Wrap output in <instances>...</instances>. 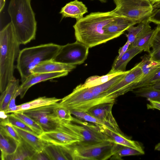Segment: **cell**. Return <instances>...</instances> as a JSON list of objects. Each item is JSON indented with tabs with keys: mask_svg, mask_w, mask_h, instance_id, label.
Segmentation results:
<instances>
[{
	"mask_svg": "<svg viewBox=\"0 0 160 160\" xmlns=\"http://www.w3.org/2000/svg\"><path fill=\"white\" fill-rule=\"evenodd\" d=\"M55 111L58 119L62 122H72L73 117L70 110L67 108L59 105L55 108Z\"/></svg>",
	"mask_w": 160,
	"mask_h": 160,
	"instance_id": "obj_38",
	"label": "cell"
},
{
	"mask_svg": "<svg viewBox=\"0 0 160 160\" xmlns=\"http://www.w3.org/2000/svg\"><path fill=\"white\" fill-rule=\"evenodd\" d=\"M153 10L148 20L157 25H160V1L152 5Z\"/></svg>",
	"mask_w": 160,
	"mask_h": 160,
	"instance_id": "obj_40",
	"label": "cell"
},
{
	"mask_svg": "<svg viewBox=\"0 0 160 160\" xmlns=\"http://www.w3.org/2000/svg\"><path fill=\"white\" fill-rule=\"evenodd\" d=\"M160 1V0H157V2H158V1Z\"/></svg>",
	"mask_w": 160,
	"mask_h": 160,
	"instance_id": "obj_50",
	"label": "cell"
},
{
	"mask_svg": "<svg viewBox=\"0 0 160 160\" xmlns=\"http://www.w3.org/2000/svg\"><path fill=\"white\" fill-rule=\"evenodd\" d=\"M0 12H1L3 10L5 6V0H0Z\"/></svg>",
	"mask_w": 160,
	"mask_h": 160,
	"instance_id": "obj_45",
	"label": "cell"
},
{
	"mask_svg": "<svg viewBox=\"0 0 160 160\" xmlns=\"http://www.w3.org/2000/svg\"><path fill=\"white\" fill-rule=\"evenodd\" d=\"M99 1L102 3H106L107 2V0H97Z\"/></svg>",
	"mask_w": 160,
	"mask_h": 160,
	"instance_id": "obj_49",
	"label": "cell"
},
{
	"mask_svg": "<svg viewBox=\"0 0 160 160\" xmlns=\"http://www.w3.org/2000/svg\"><path fill=\"white\" fill-rule=\"evenodd\" d=\"M19 142L8 135L1 128L0 130V148L1 160L16 151Z\"/></svg>",
	"mask_w": 160,
	"mask_h": 160,
	"instance_id": "obj_22",
	"label": "cell"
},
{
	"mask_svg": "<svg viewBox=\"0 0 160 160\" xmlns=\"http://www.w3.org/2000/svg\"><path fill=\"white\" fill-rule=\"evenodd\" d=\"M20 94L18 88L11 99L7 110L5 112L6 114L10 113H14L16 111L17 105L15 104V99L16 97Z\"/></svg>",
	"mask_w": 160,
	"mask_h": 160,
	"instance_id": "obj_41",
	"label": "cell"
},
{
	"mask_svg": "<svg viewBox=\"0 0 160 160\" xmlns=\"http://www.w3.org/2000/svg\"><path fill=\"white\" fill-rule=\"evenodd\" d=\"M139 22L122 16H120L104 27L108 34L117 38L122 35L131 26Z\"/></svg>",
	"mask_w": 160,
	"mask_h": 160,
	"instance_id": "obj_16",
	"label": "cell"
},
{
	"mask_svg": "<svg viewBox=\"0 0 160 160\" xmlns=\"http://www.w3.org/2000/svg\"><path fill=\"white\" fill-rule=\"evenodd\" d=\"M61 99L55 97H40L29 102L17 105L16 109L14 113L52 104L60 101Z\"/></svg>",
	"mask_w": 160,
	"mask_h": 160,
	"instance_id": "obj_26",
	"label": "cell"
},
{
	"mask_svg": "<svg viewBox=\"0 0 160 160\" xmlns=\"http://www.w3.org/2000/svg\"><path fill=\"white\" fill-rule=\"evenodd\" d=\"M151 48L152 49L149 54L151 59L160 62V25H158L154 29Z\"/></svg>",
	"mask_w": 160,
	"mask_h": 160,
	"instance_id": "obj_31",
	"label": "cell"
},
{
	"mask_svg": "<svg viewBox=\"0 0 160 160\" xmlns=\"http://www.w3.org/2000/svg\"><path fill=\"white\" fill-rule=\"evenodd\" d=\"M67 72H60L50 73H32L28 76L25 81L20 85L18 90L20 92L21 98H22L26 93L33 85L42 82L67 76Z\"/></svg>",
	"mask_w": 160,
	"mask_h": 160,
	"instance_id": "obj_13",
	"label": "cell"
},
{
	"mask_svg": "<svg viewBox=\"0 0 160 160\" xmlns=\"http://www.w3.org/2000/svg\"><path fill=\"white\" fill-rule=\"evenodd\" d=\"M149 103L147 105L148 109H157L160 111V101L149 100Z\"/></svg>",
	"mask_w": 160,
	"mask_h": 160,
	"instance_id": "obj_43",
	"label": "cell"
},
{
	"mask_svg": "<svg viewBox=\"0 0 160 160\" xmlns=\"http://www.w3.org/2000/svg\"><path fill=\"white\" fill-rule=\"evenodd\" d=\"M146 21L138 23V25L136 26H131L127 30V31L128 32V33L126 35L127 41L131 44L135 41L138 35L143 30Z\"/></svg>",
	"mask_w": 160,
	"mask_h": 160,
	"instance_id": "obj_36",
	"label": "cell"
},
{
	"mask_svg": "<svg viewBox=\"0 0 160 160\" xmlns=\"http://www.w3.org/2000/svg\"><path fill=\"white\" fill-rule=\"evenodd\" d=\"M0 128H2L10 136L19 142L21 138L13 126L9 122L7 118L1 119Z\"/></svg>",
	"mask_w": 160,
	"mask_h": 160,
	"instance_id": "obj_37",
	"label": "cell"
},
{
	"mask_svg": "<svg viewBox=\"0 0 160 160\" xmlns=\"http://www.w3.org/2000/svg\"><path fill=\"white\" fill-rule=\"evenodd\" d=\"M36 152L21 138L14 153L6 156L2 160H31Z\"/></svg>",
	"mask_w": 160,
	"mask_h": 160,
	"instance_id": "obj_23",
	"label": "cell"
},
{
	"mask_svg": "<svg viewBox=\"0 0 160 160\" xmlns=\"http://www.w3.org/2000/svg\"><path fill=\"white\" fill-rule=\"evenodd\" d=\"M120 73L114 74L108 73L105 75L102 76H92L88 78L84 84H81V85L82 87L85 88H90L99 85L106 82Z\"/></svg>",
	"mask_w": 160,
	"mask_h": 160,
	"instance_id": "obj_35",
	"label": "cell"
},
{
	"mask_svg": "<svg viewBox=\"0 0 160 160\" xmlns=\"http://www.w3.org/2000/svg\"><path fill=\"white\" fill-rule=\"evenodd\" d=\"M150 22L148 20L146 21L143 29L138 35L135 41L131 44L132 46L148 52L149 54L151 52V43L154 30V29H152L150 25Z\"/></svg>",
	"mask_w": 160,
	"mask_h": 160,
	"instance_id": "obj_20",
	"label": "cell"
},
{
	"mask_svg": "<svg viewBox=\"0 0 160 160\" xmlns=\"http://www.w3.org/2000/svg\"><path fill=\"white\" fill-rule=\"evenodd\" d=\"M96 125L100 130L114 142L122 146L131 147L144 152L138 142L132 140L122 132L113 131L103 125Z\"/></svg>",
	"mask_w": 160,
	"mask_h": 160,
	"instance_id": "obj_15",
	"label": "cell"
},
{
	"mask_svg": "<svg viewBox=\"0 0 160 160\" xmlns=\"http://www.w3.org/2000/svg\"><path fill=\"white\" fill-rule=\"evenodd\" d=\"M159 82H160V68L143 78L139 82L132 84L129 88L128 92L144 87L153 86Z\"/></svg>",
	"mask_w": 160,
	"mask_h": 160,
	"instance_id": "obj_28",
	"label": "cell"
},
{
	"mask_svg": "<svg viewBox=\"0 0 160 160\" xmlns=\"http://www.w3.org/2000/svg\"><path fill=\"white\" fill-rule=\"evenodd\" d=\"M137 97L145 98L148 100L160 101V89L153 86H149L139 88L132 91Z\"/></svg>",
	"mask_w": 160,
	"mask_h": 160,
	"instance_id": "obj_30",
	"label": "cell"
},
{
	"mask_svg": "<svg viewBox=\"0 0 160 160\" xmlns=\"http://www.w3.org/2000/svg\"><path fill=\"white\" fill-rule=\"evenodd\" d=\"M68 122H61L55 129L43 132L38 137L46 143L59 145H70L82 142V140L70 129Z\"/></svg>",
	"mask_w": 160,
	"mask_h": 160,
	"instance_id": "obj_10",
	"label": "cell"
},
{
	"mask_svg": "<svg viewBox=\"0 0 160 160\" xmlns=\"http://www.w3.org/2000/svg\"><path fill=\"white\" fill-rule=\"evenodd\" d=\"M59 103L57 102L22 112L36 122L43 132H48L55 129L61 122L55 111Z\"/></svg>",
	"mask_w": 160,
	"mask_h": 160,
	"instance_id": "obj_9",
	"label": "cell"
},
{
	"mask_svg": "<svg viewBox=\"0 0 160 160\" xmlns=\"http://www.w3.org/2000/svg\"><path fill=\"white\" fill-rule=\"evenodd\" d=\"M119 16L113 10L92 12L76 21L73 26L76 41L90 48L115 38L108 34L104 28Z\"/></svg>",
	"mask_w": 160,
	"mask_h": 160,
	"instance_id": "obj_1",
	"label": "cell"
},
{
	"mask_svg": "<svg viewBox=\"0 0 160 160\" xmlns=\"http://www.w3.org/2000/svg\"><path fill=\"white\" fill-rule=\"evenodd\" d=\"M13 126L21 138L36 152L43 151L47 143L40 139L38 135Z\"/></svg>",
	"mask_w": 160,
	"mask_h": 160,
	"instance_id": "obj_24",
	"label": "cell"
},
{
	"mask_svg": "<svg viewBox=\"0 0 160 160\" xmlns=\"http://www.w3.org/2000/svg\"><path fill=\"white\" fill-rule=\"evenodd\" d=\"M88 12L87 7L82 1L74 0L67 3L62 7L59 13L62 14V19L71 18L77 21L82 18Z\"/></svg>",
	"mask_w": 160,
	"mask_h": 160,
	"instance_id": "obj_17",
	"label": "cell"
},
{
	"mask_svg": "<svg viewBox=\"0 0 160 160\" xmlns=\"http://www.w3.org/2000/svg\"><path fill=\"white\" fill-rule=\"evenodd\" d=\"M129 70L122 72L115 76L106 82L102 84L90 87L92 93L96 96L105 94L107 91L115 84L121 81Z\"/></svg>",
	"mask_w": 160,
	"mask_h": 160,
	"instance_id": "obj_27",
	"label": "cell"
},
{
	"mask_svg": "<svg viewBox=\"0 0 160 160\" xmlns=\"http://www.w3.org/2000/svg\"><path fill=\"white\" fill-rule=\"evenodd\" d=\"M143 78V73L138 63L130 70L123 78L106 92L116 98L128 92L129 87L133 84L140 81Z\"/></svg>",
	"mask_w": 160,
	"mask_h": 160,
	"instance_id": "obj_12",
	"label": "cell"
},
{
	"mask_svg": "<svg viewBox=\"0 0 160 160\" xmlns=\"http://www.w3.org/2000/svg\"><path fill=\"white\" fill-rule=\"evenodd\" d=\"M70 112L72 115L81 120L92 122L95 125L105 126L109 129L116 132L113 127L109 123L104 121L95 118L87 112L75 110H70Z\"/></svg>",
	"mask_w": 160,
	"mask_h": 160,
	"instance_id": "obj_32",
	"label": "cell"
},
{
	"mask_svg": "<svg viewBox=\"0 0 160 160\" xmlns=\"http://www.w3.org/2000/svg\"><path fill=\"white\" fill-rule=\"evenodd\" d=\"M72 122L77 124L68 122L69 128L82 140V142H100L112 140L95 124L87 123L74 117Z\"/></svg>",
	"mask_w": 160,
	"mask_h": 160,
	"instance_id": "obj_11",
	"label": "cell"
},
{
	"mask_svg": "<svg viewBox=\"0 0 160 160\" xmlns=\"http://www.w3.org/2000/svg\"><path fill=\"white\" fill-rule=\"evenodd\" d=\"M76 65L67 64L54 61L41 62L31 71V73H50L60 72H69L76 68Z\"/></svg>",
	"mask_w": 160,
	"mask_h": 160,
	"instance_id": "obj_18",
	"label": "cell"
},
{
	"mask_svg": "<svg viewBox=\"0 0 160 160\" xmlns=\"http://www.w3.org/2000/svg\"><path fill=\"white\" fill-rule=\"evenodd\" d=\"M152 4H153L157 2V0H149Z\"/></svg>",
	"mask_w": 160,
	"mask_h": 160,
	"instance_id": "obj_48",
	"label": "cell"
},
{
	"mask_svg": "<svg viewBox=\"0 0 160 160\" xmlns=\"http://www.w3.org/2000/svg\"><path fill=\"white\" fill-rule=\"evenodd\" d=\"M152 86L155 88L160 89V82L156 83Z\"/></svg>",
	"mask_w": 160,
	"mask_h": 160,
	"instance_id": "obj_47",
	"label": "cell"
},
{
	"mask_svg": "<svg viewBox=\"0 0 160 160\" xmlns=\"http://www.w3.org/2000/svg\"><path fill=\"white\" fill-rule=\"evenodd\" d=\"M141 58V61L138 64L143 73L142 78L160 68V62L151 59L149 54H144Z\"/></svg>",
	"mask_w": 160,
	"mask_h": 160,
	"instance_id": "obj_29",
	"label": "cell"
},
{
	"mask_svg": "<svg viewBox=\"0 0 160 160\" xmlns=\"http://www.w3.org/2000/svg\"><path fill=\"white\" fill-rule=\"evenodd\" d=\"M118 144L112 140L79 142L68 145L72 160H106L110 158Z\"/></svg>",
	"mask_w": 160,
	"mask_h": 160,
	"instance_id": "obj_5",
	"label": "cell"
},
{
	"mask_svg": "<svg viewBox=\"0 0 160 160\" xmlns=\"http://www.w3.org/2000/svg\"><path fill=\"white\" fill-rule=\"evenodd\" d=\"M31 0H10L8 11L16 38L20 44L35 39L37 22Z\"/></svg>",
	"mask_w": 160,
	"mask_h": 160,
	"instance_id": "obj_2",
	"label": "cell"
},
{
	"mask_svg": "<svg viewBox=\"0 0 160 160\" xmlns=\"http://www.w3.org/2000/svg\"><path fill=\"white\" fill-rule=\"evenodd\" d=\"M89 48L76 41L61 47L53 60L62 63L73 65L83 63L87 59Z\"/></svg>",
	"mask_w": 160,
	"mask_h": 160,
	"instance_id": "obj_8",
	"label": "cell"
},
{
	"mask_svg": "<svg viewBox=\"0 0 160 160\" xmlns=\"http://www.w3.org/2000/svg\"><path fill=\"white\" fill-rule=\"evenodd\" d=\"M130 44L131 43L127 41L122 47L120 48L118 51V55L116 59L119 58L126 52Z\"/></svg>",
	"mask_w": 160,
	"mask_h": 160,
	"instance_id": "obj_44",
	"label": "cell"
},
{
	"mask_svg": "<svg viewBox=\"0 0 160 160\" xmlns=\"http://www.w3.org/2000/svg\"><path fill=\"white\" fill-rule=\"evenodd\" d=\"M154 150H155L160 151V142L155 146Z\"/></svg>",
	"mask_w": 160,
	"mask_h": 160,
	"instance_id": "obj_46",
	"label": "cell"
},
{
	"mask_svg": "<svg viewBox=\"0 0 160 160\" xmlns=\"http://www.w3.org/2000/svg\"><path fill=\"white\" fill-rule=\"evenodd\" d=\"M143 50L138 48L130 45L126 52L118 59H115L108 74L123 72L126 71L128 62L135 56Z\"/></svg>",
	"mask_w": 160,
	"mask_h": 160,
	"instance_id": "obj_19",
	"label": "cell"
},
{
	"mask_svg": "<svg viewBox=\"0 0 160 160\" xmlns=\"http://www.w3.org/2000/svg\"><path fill=\"white\" fill-rule=\"evenodd\" d=\"M144 153V152L137 149L118 144L117 150L110 159L112 160H122L123 157L143 155Z\"/></svg>",
	"mask_w": 160,
	"mask_h": 160,
	"instance_id": "obj_33",
	"label": "cell"
},
{
	"mask_svg": "<svg viewBox=\"0 0 160 160\" xmlns=\"http://www.w3.org/2000/svg\"><path fill=\"white\" fill-rule=\"evenodd\" d=\"M18 41L11 22L0 31V91H4L9 82L15 78L13 75L14 62L20 52Z\"/></svg>",
	"mask_w": 160,
	"mask_h": 160,
	"instance_id": "obj_3",
	"label": "cell"
},
{
	"mask_svg": "<svg viewBox=\"0 0 160 160\" xmlns=\"http://www.w3.org/2000/svg\"><path fill=\"white\" fill-rule=\"evenodd\" d=\"M116 98L111 95L104 94L99 96L94 95L90 88L78 86L72 92L62 98L60 106L70 110L87 112L96 105L105 103L115 102Z\"/></svg>",
	"mask_w": 160,
	"mask_h": 160,
	"instance_id": "obj_6",
	"label": "cell"
},
{
	"mask_svg": "<svg viewBox=\"0 0 160 160\" xmlns=\"http://www.w3.org/2000/svg\"><path fill=\"white\" fill-rule=\"evenodd\" d=\"M113 1L116 13L139 23L147 20L152 11V4L149 0Z\"/></svg>",
	"mask_w": 160,
	"mask_h": 160,
	"instance_id": "obj_7",
	"label": "cell"
},
{
	"mask_svg": "<svg viewBox=\"0 0 160 160\" xmlns=\"http://www.w3.org/2000/svg\"><path fill=\"white\" fill-rule=\"evenodd\" d=\"M50 160V159L43 150L41 152H37L32 157L31 160Z\"/></svg>",
	"mask_w": 160,
	"mask_h": 160,
	"instance_id": "obj_42",
	"label": "cell"
},
{
	"mask_svg": "<svg viewBox=\"0 0 160 160\" xmlns=\"http://www.w3.org/2000/svg\"><path fill=\"white\" fill-rule=\"evenodd\" d=\"M19 83V79L15 78L9 82L5 89L1 93L0 97V111L5 112L7 110L11 99L20 86Z\"/></svg>",
	"mask_w": 160,
	"mask_h": 160,
	"instance_id": "obj_25",
	"label": "cell"
},
{
	"mask_svg": "<svg viewBox=\"0 0 160 160\" xmlns=\"http://www.w3.org/2000/svg\"><path fill=\"white\" fill-rule=\"evenodd\" d=\"M114 102L100 104L91 108L87 112L89 114L109 123L118 132H122L112 113Z\"/></svg>",
	"mask_w": 160,
	"mask_h": 160,
	"instance_id": "obj_14",
	"label": "cell"
},
{
	"mask_svg": "<svg viewBox=\"0 0 160 160\" xmlns=\"http://www.w3.org/2000/svg\"><path fill=\"white\" fill-rule=\"evenodd\" d=\"M43 151L48 155L50 160H72L67 145H59L47 143Z\"/></svg>",
	"mask_w": 160,
	"mask_h": 160,
	"instance_id": "obj_21",
	"label": "cell"
},
{
	"mask_svg": "<svg viewBox=\"0 0 160 160\" xmlns=\"http://www.w3.org/2000/svg\"><path fill=\"white\" fill-rule=\"evenodd\" d=\"M61 45L50 43L27 48L20 50L16 68L23 82L32 74L31 71L41 62L53 60Z\"/></svg>",
	"mask_w": 160,
	"mask_h": 160,
	"instance_id": "obj_4",
	"label": "cell"
},
{
	"mask_svg": "<svg viewBox=\"0 0 160 160\" xmlns=\"http://www.w3.org/2000/svg\"><path fill=\"white\" fill-rule=\"evenodd\" d=\"M7 118L8 122L13 126L22 130L38 135L22 121L13 115L12 113L8 115Z\"/></svg>",
	"mask_w": 160,
	"mask_h": 160,
	"instance_id": "obj_39",
	"label": "cell"
},
{
	"mask_svg": "<svg viewBox=\"0 0 160 160\" xmlns=\"http://www.w3.org/2000/svg\"><path fill=\"white\" fill-rule=\"evenodd\" d=\"M12 114L22 121L38 136L43 132L41 127L36 122L22 112L12 113Z\"/></svg>",
	"mask_w": 160,
	"mask_h": 160,
	"instance_id": "obj_34",
	"label": "cell"
}]
</instances>
